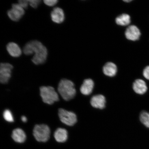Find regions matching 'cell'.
<instances>
[{"mask_svg": "<svg viewBox=\"0 0 149 149\" xmlns=\"http://www.w3.org/2000/svg\"><path fill=\"white\" fill-rule=\"evenodd\" d=\"M124 1L126 3L130 2L131 1Z\"/></svg>", "mask_w": 149, "mask_h": 149, "instance_id": "cell-26", "label": "cell"}, {"mask_svg": "<svg viewBox=\"0 0 149 149\" xmlns=\"http://www.w3.org/2000/svg\"><path fill=\"white\" fill-rule=\"evenodd\" d=\"M115 22L117 25L121 26L129 25L131 22V18L130 15L127 14H123L117 17Z\"/></svg>", "mask_w": 149, "mask_h": 149, "instance_id": "cell-18", "label": "cell"}, {"mask_svg": "<svg viewBox=\"0 0 149 149\" xmlns=\"http://www.w3.org/2000/svg\"><path fill=\"white\" fill-rule=\"evenodd\" d=\"M18 4L24 9L27 8L29 5V0H19L18 1Z\"/></svg>", "mask_w": 149, "mask_h": 149, "instance_id": "cell-23", "label": "cell"}, {"mask_svg": "<svg viewBox=\"0 0 149 149\" xmlns=\"http://www.w3.org/2000/svg\"><path fill=\"white\" fill-rule=\"evenodd\" d=\"M43 45L41 42L38 40L31 41L25 45L23 48V52L25 55H30L34 54L36 50Z\"/></svg>", "mask_w": 149, "mask_h": 149, "instance_id": "cell-9", "label": "cell"}, {"mask_svg": "<svg viewBox=\"0 0 149 149\" xmlns=\"http://www.w3.org/2000/svg\"><path fill=\"white\" fill-rule=\"evenodd\" d=\"M3 117L5 120L8 122H14V120L12 112L9 109H6L3 112Z\"/></svg>", "mask_w": 149, "mask_h": 149, "instance_id": "cell-20", "label": "cell"}, {"mask_svg": "<svg viewBox=\"0 0 149 149\" xmlns=\"http://www.w3.org/2000/svg\"><path fill=\"white\" fill-rule=\"evenodd\" d=\"M29 5L34 8H36L41 2L40 0H29Z\"/></svg>", "mask_w": 149, "mask_h": 149, "instance_id": "cell-21", "label": "cell"}, {"mask_svg": "<svg viewBox=\"0 0 149 149\" xmlns=\"http://www.w3.org/2000/svg\"><path fill=\"white\" fill-rule=\"evenodd\" d=\"M58 2L57 0H45L44 2L45 4L49 6H53L56 5Z\"/></svg>", "mask_w": 149, "mask_h": 149, "instance_id": "cell-22", "label": "cell"}, {"mask_svg": "<svg viewBox=\"0 0 149 149\" xmlns=\"http://www.w3.org/2000/svg\"><path fill=\"white\" fill-rule=\"evenodd\" d=\"M58 114L61 122L67 125L72 126L77 122V116L72 111L60 109L58 110Z\"/></svg>", "mask_w": 149, "mask_h": 149, "instance_id": "cell-4", "label": "cell"}, {"mask_svg": "<svg viewBox=\"0 0 149 149\" xmlns=\"http://www.w3.org/2000/svg\"><path fill=\"white\" fill-rule=\"evenodd\" d=\"M126 38L130 40L135 41L138 40L141 36V32L139 28L134 25L129 26L125 33Z\"/></svg>", "mask_w": 149, "mask_h": 149, "instance_id": "cell-7", "label": "cell"}, {"mask_svg": "<svg viewBox=\"0 0 149 149\" xmlns=\"http://www.w3.org/2000/svg\"><path fill=\"white\" fill-rule=\"evenodd\" d=\"M133 88L136 94L141 95L146 93L148 89L146 82L141 79L135 80L133 83Z\"/></svg>", "mask_w": 149, "mask_h": 149, "instance_id": "cell-11", "label": "cell"}, {"mask_svg": "<svg viewBox=\"0 0 149 149\" xmlns=\"http://www.w3.org/2000/svg\"><path fill=\"white\" fill-rule=\"evenodd\" d=\"M47 49L44 46L38 52L34 54L31 61L36 65L44 64L47 58Z\"/></svg>", "mask_w": 149, "mask_h": 149, "instance_id": "cell-8", "label": "cell"}, {"mask_svg": "<svg viewBox=\"0 0 149 149\" xmlns=\"http://www.w3.org/2000/svg\"><path fill=\"white\" fill-rule=\"evenodd\" d=\"M33 135L39 142H46L49 140L51 131L45 124L36 125L33 130Z\"/></svg>", "mask_w": 149, "mask_h": 149, "instance_id": "cell-3", "label": "cell"}, {"mask_svg": "<svg viewBox=\"0 0 149 149\" xmlns=\"http://www.w3.org/2000/svg\"><path fill=\"white\" fill-rule=\"evenodd\" d=\"M12 65L8 63H1L0 65V82L3 84L8 83L11 77Z\"/></svg>", "mask_w": 149, "mask_h": 149, "instance_id": "cell-5", "label": "cell"}, {"mask_svg": "<svg viewBox=\"0 0 149 149\" xmlns=\"http://www.w3.org/2000/svg\"><path fill=\"white\" fill-rule=\"evenodd\" d=\"M21 120L22 121L24 122H26L27 121V119L26 117L25 116H22L21 117Z\"/></svg>", "mask_w": 149, "mask_h": 149, "instance_id": "cell-25", "label": "cell"}, {"mask_svg": "<svg viewBox=\"0 0 149 149\" xmlns=\"http://www.w3.org/2000/svg\"><path fill=\"white\" fill-rule=\"evenodd\" d=\"M94 86V81L92 79H86L81 85L80 91L82 94L85 95H89L92 93Z\"/></svg>", "mask_w": 149, "mask_h": 149, "instance_id": "cell-13", "label": "cell"}, {"mask_svg": "<svg viewBox=\"0 0 149 149\" xmlns=\"http://www.w3.org/2000/svg\"><path fill=\"white\" fill-rule=\"evenodd\" d=\"M106 99L102 95H96L91 98L90 103L93 107L100 109H104L105 107Z\"/></svg>", "mask_w": 149, "mask_h": 149, "instance_id": "cell-10", "label": "cell"}, {"mask_svg": "<svg viewBox=\"0 0 149 149\" xmlns=\"http://www.w3.org/2000/svg\"><path fill=\"white\" fill-rule=\"evenodd\" d=\"M51 19L57 24H61L64 21L65 15L63 9L59 7H55L51 12Z\"/></svg>", "mask_w": 149, "mask_h": 149, "instance_id": "cell-12", "label": "cell"}, {"mask_svg": "<svg viewBox=\"0 0 149 149\" xmlns=\"http://www.w3.org/2000/svg\"><path fill=\"white\" fill-rule=\"evenodd\" d=\"M40 92V95L44 103L52 105L59 100L58 94L53 87L50 86L41 87Z\"/></svg>", "mask_w": 149, "mask_h": 149, "instance_id": "cell-2", "label": "cell"}, {"mask_svg": "<svg viewBox=\"0 0 149 149\" xmlns=\"http://www.w3.org/2000/svg\"><path fill=\"white\" fill-rule=\"evenodd\" d=\"M143 75L145 79L149 80V66H146L143 70Z\"/></svg>", "mask_w": 149, "mask_h": 149, "instance_id": "cell-24", "label": "cell"}, {"mask_svg": "<svg viewBox=\"0 0 149 149\" xmlns=\"http://www.w3.org/2000/svg\"><path fill=\"white\" fill-rule=\"evenodd\" d=\"M6 49L9 54L14 57H18L21 55L22 51L19 46L15 43L10 42L7 45Z\"/></svg>", "mask_w": 149, "mask_h": 149, "instance_id": "cell-15", "label": "cell"}, {"mask_svg": "<svg viewBox=\"0 0 149 149\" xmlns=\"http://www.w3.org/2000/svg\"><path fill=\"white\" fill-rule=\"evenodd\" d=\"M56 141L59 143H64L68 139V132L64 128H58L54 134Z\"/></svg>", "mask_w": 149, "mask_h": 149, "instance_id": "cell-17", "label": "cell"}, {"mask_svg": "<svg viewBox=\"0 0 149 149\" xmlns=\"http://www.w3.org/2000/svg\"><path fill=\"white\" fill-rule=\"evenodd\" d=\"M25 14L24 9L18 3H14L12 8L7 12L9 18L13 21L17 22Z\"/></svg>", "mask_w": 149, "mask_h": 149, "instance_id": "cell-6", "label": "cell"}, {"mask_svg": "<svg viewBox=\"0 0 149 149\" xmlns=\"http://www.w3.org/2000/svg\"><path fill=\"white\" fill-rule=\"evenodd\" d=\"M58 91L61 97L66 101L72 100L76 94L74 83L66 79H61L59 82Z\"/></svg>", "mask_w": 149, "mask_h": 149, "instance_id": "cell-1", "label": "cell"}, {"mask_svg": "<svg viewBox=\"0 0 149 149\" xmlns=\"http://www.w3.org/2000/svg\"><path fill=\"white\" fill-rule=\"evenodd\" d=\"M139 120L141 123L149 129V112L146 111H141L140 114Z\"/></svg>", "mask_w": 149, "mask_h": 149, "instance_id": "cell-19", "label": "cell"}, {"mask_svg": "<svg viewBox=\"0 0 149 149\" xmlns=\"http://www.w3.org/2000/svg\"><path fill=\"white\" fill-rule=\"evenodd\" d=\"M102 71L106 76L109 77H114L116 75L117 72V66L114 63L108 62L104 65Z\"/></svg>", "mask_w": 149, "mask_h": 149, "instance_id": "cell-14", "label": "cell"}, {"mask_svg": "<svg viewBox=\"0 0 149 149\" xmlns=\"http://www.w3.org/2000/svg\"><path fill=\"white\" fill-rule=\"evenodd\" d=\"M12 137L15 141L19 143H24L26 139L25 132L23 130L19 128H16L13 130Z\"/></svg>", "mask_w": 149, "mask_h": 149, "instance_id": "cell-16", "label": "cell"}]
</instances>
